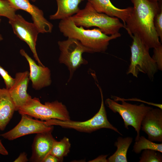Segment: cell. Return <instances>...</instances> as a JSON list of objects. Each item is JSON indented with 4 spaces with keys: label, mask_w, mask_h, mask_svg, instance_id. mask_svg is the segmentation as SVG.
<instances>
[{
    "label": "cell",
    "mask_w": 162,
    "mask_h": 162,
    "mask_svg": "<svg viewBox=\"0 0 162 162\" xmlns=\"http://www.w3.org/2000/svg\"><path fill=\"white\" fill-rule=\"evenodd\" d=\"M132 10L124 28L131 36L137 35L149 48L161 44L155 29L156 15L162 9L161 2L155 0H130Z\"/></svg>",
    "instance_id": "6da1fadb"
},
{
    "label": "cell",
    "mask_w": 162,
    "mask_h": 162,
    "mask_svg": "<svg viewBox=\"0 0 162 162\" xmlns=\"http://www.w3.org/2000/svg\"><path fill=\"white\" fill-rule=\"evenodd\" d=\"M58 28L64 36L78 40L94 53L105 52L110 41L121 36L119 33L107 35L98 28L85 29L82 26L76 25L70 17L61 20Z\"/></svg>",
    "instance_id": "7a4b0ae2"
},
{
    "label": "cell",
    "mask_w": 162,
    "mask_h": 162,
    "mask_svg": "<svg viewBox=\"0 0 162 162\" xmlns=\"http://www.w3.org/2000/svg\"><path fill=\"white\" fill-rule=\"evenodd\" d=\"M70 18L77 26L86 28L96 27L108 35L118 33L121 28H124L119 19L98 12L88 1L84 8L80 9Z\"/></svg>",
    "instance_id": "3957f363"
},
{
    "label": "cell",
    "mask_w": 162,
    "mask_h": 162,
    "mask_svg": "<svg viewBox=\"0 0 162 162\" xmlns=\"http://www.w3.org/2000/svg\"><path fill=\"white\" fill-rule=\"evenodd\" d=\"M112 100L108 98L105 101L106 106L115 113H118L123 119L124 128L128 129L131 126L136 132L135 141L140 136L141 122L146 113L153 107L146 106L144 104H133L126 102L122 98L112 96Z\"/></svg>",
    "instance_id": "277c9868"
},
{
    "label": "cell",
    "mask_w": 162,
    "mask_h": 162,
    "mask_svg": "<svg viewBox=\"0 0 162 162\" xmlns=\"http://www.w3.org/2000/svg\"><path fill=\"white\" fill-rule=\"evenodd\" d=\"M130 36L133 41L130 46V63L127 74H131L137 78L139 73L142 72L147 74L153 80L158 69L156 63L150 55V49L136 34Z\"/></svg>",
    "instance_id": "5b68a950"
},
{
    "label": "cell",
    "mask_w": 162,
    "mask_h": 162,
    "mask_svg": "<svg viewBox=\"0 0 162 162\" xmlns=\"http://www.w3.org/2000/svg\"><path fill=\"white\" fill-rule=\"evenodd\" d=\"M96 84L100 92L101 102L98 111L92 118L83 122L51 119L44 121L45 123L48 126L58 125L63 128L74 129L79 131L86 133H91L103 128H107L113 130L122 136L118 129L109 121L104 106L102 89L98 84Z\"/></svg>",
    "instance_id": "8992f818"
},
{
    "label": "cell",
    "mask_w": 162,
    "mask_h": 162,
    "mask_svg": "<svg viewBox=\"0 0 162 162\" xmlns=\"http://www.w3.org/2000/svg\"><path fill=\"white\" fill-rule=\"evenodd\" d=\"M20 114H26L32 117L47 121L56 119L62 121L70 120V117L66 106L56 100L42 104L38 98H32L18 110Z\"/></svg>",
    "instance_id": "52a82bcc"
},
{
    "label": "cell",
    "mask_w": 162,
    "mask_h": 162,
    "mask_svg": "<svg viewBox=\"0 0 162 162\" xmlns=\"http://www.w3.org/2000/svg\"><path fill=\"white\" fill-rule=\"evenodd\" d=\"M58 44L60 51L59 62L64 64L69 71V77L67 82H68L78 68L82 65L88 63V61L83 57V53L94 52L80 41L73 38H68L66 40L59 41Z\"/></svg>",
    "instance_id": "ba28073f"
},
{
    "label": "cell",
    "mask_w": 162,
    "mask_h": 162,
    "mask_svg": "<svg viewBox=\"0 0 162 162\" xmlns=\"http://www.w3.org/2000/svg\"><path fill=\"white\" fill-rule=\"evenodd\" d=\"M9 23L14 34L28 46L38 64L44 66L40 60L36 50V42L40 33L36 25L33 22L27 21L19 14H16L13 19L9 20Z\"/></svg>",
    "instance_id": "9c48e42d"
},
{
    "label": "cell",
    "mask_w": 162,
    "mask_h": 162,
    "mask_svg": "<svg viewBox=\"0 0 162 162\" xmlns=\"http://www.w3.org/2000/svg\"><path fill=\"white\" fill-rule=\"evenodd\" d=\"M21 118L18 124L9 131L0 134V136L10 140L21 136L48 131H52L53 126L46 125L43 121L33 119L26 114H21Z\"/></svg>",
    "instance_id": "30bf717a"
},
{
    "label": "cell",
    "mask_w": 162,
    "mask_h": 162,
    "mask_svg": "<svg viewBox=\"0 0 162 162\" xmlns=\"http://www.w3.org/2000/svg\"><path fill=\"white\" fill-rule=\"evenodd\" d=\"M17 10H21L31 16L33 23L41 33L52 32L53 25L44 17L43 11L37 6L31 4L28 0H8Z\"/></svg>",
    "instance_id": "8fae6325"
},
{
    "label": "cell",
    "mask_w": 162,
    "mask_h": 162,
    "mask_svg": "<svg viewBox=\"0 0 162 162\" xmlns=\"http://www.w3.org/2000/svg\"><path fill=\"white\" fill-rule=\"evenodd\" d=\"M141 130L152 142H162V109L153 108L145 115L141 122Z\"/></svg>",
    "instance_id": "7c38bea8"
},
{
    "label": "cell",
    "mask_w": 162,
    "mask_h": 162,
    "mask_svg": "<svg viewBox=\"0 0 162 162\" xmlns=\"http://www.w3.org/2000/svg\"><path fill=\"white\" fill-rule=\"evenodd\" d=\"M20 52L29 64V79L32 88L38 90L50 86L52 82L50 69L44 66L38 65L23 49L20 50Z\"/></svg>",
    "instance_id": "4fadbf2b"
},
{
    "label": "cell",
    "mask_w": 162,
    "mask_h": 162,
    "mask_svg": "<svg viewBox=\"0 0 162 162\" xmlns=\"http://www.w3.org/2000/svg\"><path fill=\"white\" fill-rule=\"evenodd\" d=\"M29 73L28 71L16 73L14 83L8 90L15 104L16 111H18L32 98L27 92L29 80Z\"/></svg>",
    "instance_id": "5bb4252c"
},
{
    "label": "cell",
    "mask_w": 162,
    "mask_h": 162,
    "mask_svg": "<svg viewBox=\"0 0 162 162\" xmlns=\"http://www.w3.org/2000/svg\"><path fill=\"white\" fill-rule=\"evenodd\" d=\"M52 131H48L37 134L32 146V153L30 161L43 162L50 152L54 142Z\"/></svg>",
    "instance_id": "9a60e30c"
},
{
    "label": "cell",
    "mask_w": 162,
    "mask_h": 162,
    "mask_svg": "<svg viewBox=\"0 0 162 162\" xmlns=\"http://www.w3.org/2000/svg\"><path fill=\"white\" fill-rule=\"evenodd\" d=\"M88 1L98 12L121 19L123 22L124 26L133 8L131 7L124 9L117 8L113 5L110 0Z\"/></svg>",
    "instance_id": "2e32d148"
},
{
    "label": "cell",
    "mask_w": 162,
    "mask_h": 162,
    "mask_svg": "<svg viewBox=\"0 0 162 162\" xmlns=\"http://www.w3.org/2000/svg\"><path fill=\"white\" fill-rule=\"evenodd\" d=\"M15 111V105L8 90L0 88V130H4Z\"/></svg>",
    "instance_id": "e0dca14e"
},
{
    "label": "cell",
    "mask_w": 162,
    "mask_h": 162,
    "mask_svg": "<svg viewBox=\"0 0 162 162\" xmlns=\"http://www.w3.org/2000/svg\"><path fill=\"white\" fill-rule=\"evenodd\" d=\"M84 0H56L57 9L55 14L50 16V19L62 20L71 17L79 11V5Z\"/></svg>",
    "instance_id": "ac0fdd59"
},
{
    "label": "cell",
    "mask_w": 162,
    "mask_h": 162,
    "mask_svg": "<svg viewBox=\"0 0 162 162\" xmlns=\"http://www.w3.org/2000/svg\"><path fill=\"white\" fill-rule=\"evenodd\" d=\"M133 138L129 136L123 138L119 136L114 143L117 148L116 151L107 159L108 162H127V155L128 148Z\"/></svg>",
    "instance_id": "d6986e66"
},
{
    "label": "cell",
    "mask_w": 162,
    "mask_h": 162,
    "mask_svg": "<svg viewBox=\"0 0 162 162\" xmlns=\"http://www.w3.org/2000/svg\"><path fill=\"white\" fill-rule=\"evenodd\" d=\"M70 146L69 139L65 136L59 141L56 140L54 142L50 154L62 161L64 157L67 156L69 153Z\"/></svg>",
    "instance_id": "ffe728a7"
},
{
    "label": "cell",
    "mask_w": 162,
    "mask_h": 162,
    "mask_svg": "<svg viewBox=\"0 0 162 162\" xmlns=\"http://www.w3.org/2000/svg\"><path fill=\"white\" fill-rule=\"evenodd\" d=\"M152 149L162 152V143H155L146 139L143 136H140L135 141L133 147V151L136 154L140 153L143 150Z\"/></svg>",
    "instance_id": "44dd1931"
},
{
    "label": "cell",
    "mask_w": 162,
    "mask_h": 162,
    "mask_svg": "<svg viewBox=\"0 0 162 162\" xmlns=\"http://www.w3.org/2000/svg\"><path fill=\"white\" fill-rule=\"evenodd\" d=\"M160 152L152 149L143 150L139 162H161L162 155Z\"/></svg>",
    "instance_id": "7402d4cb"
},
{
    "label": "cell",
    "mask_w": 162,
    "mask_h": 162,
    "mask_svg": "<svg viewBox=\"0 0 162 162\" xmlns=\"http://www.w3.org/2000/svg\"><path fill=\"white\" fill-rule=\"evenodd\" d=\"M17 10L8 0H0V17H6L9 20L13 19Z\"/></svg>",
    "instance_id": "603a6c76"
},
{
    "label": "cell",
    "mask_w": 162,
    "mask_h": 162,
    "mask_svg": "<svg viewBox=\"0 0 162 162\" xmlns=\"http://www.w3.org/2000/svg\"><path fill=\"white\" fill-rule=\"evenodd\" d=\"M153 49V54L152 58L156 63L158 70H162V45L161 44Z\"/></svg>",
    "instance_id": "cb8c5ba5"
},
{
    "label": "cell",
    "mask_w": 162,
    "mask_h": 162,
    "mask_svg": "<svg viewBox=\"0 0 162 162\" xmlns=\"http://www.w3.org/2000/svg\"><path fill=\"white\" fill-rule=\"evenodd\" d=\"M154 26L157 34L162 42V9L155 15L154 21Z\"/></svg>",
    "instance_id": "d4e9b609"
},
{
    "label": "cell",
    "mask_w": 162,
    "mask_h": 162,
    "mask_svg": "<svg viewBox=\"0 0 162 162\" xmlns=\"http://www.w3.org/2000/svg\"><path fill=\"white\" fill-rule=\"evenodd\" d=\"M0 75L3 78L5 83L6 88L8 90L10 88L15 82V78H13L6 70L0 65Z\"/></svg>",
    "instance_id": "484cf974"
},
{
    "label": "cell",
    "mask_w": 162,
    "mask_h": 162,
    "mask_svg": "<svg viewBox=\"0 0 162 162\" xmlns=\"http://www.w3.org/2000/svg\"><path fill=\"white\" fill-rule=\"evenodd\" d=\"M62 161L56 157L50 154L47 155L44 159L43 162H59Z\"/></svg>",
    "instance_id": "4316f807"
},
{
    "label": "cell",
    "mask_w": 162,
    "mask_h": 162,
    "mask_svg": "<svg viewBox=\"0 0 162 162\" xmlns=\"http://www.w3.org/2000/svg\"><path fill=\"white\" fill-rule=\"evenodd\" d=\"M27 154L25 152L20 154L19 157L14 161V162H26L28 161Z\"/></svg>",
    "instance_id": "83f0119b"
},
{
    "label": "cell",
    "mask_w": 162,
    "mask_h": 162,
    "mask_svg": "<svg viewBox=\"0 0 162 162\" xmlns=\"http://www.w3.org/2000/svg\"><path fill=\"white\" fill-rule=\"evenodd\" d=\"M107 156V155H101L89 162H108L107 159H106Z\"/></svg>",
    "instance_id": "f1b7e54d"
},
{
    "label": "cell",
    "mask_w": 162,
    "mask_h": 162,
    "mask_svg": "<svg viewBox=\"0 0 162 162\" xmlns=\"http://www.w3.org/2000/svg\"><path fill=\"white\" fill-rule=\"evenodd\" d=\"M8 152L2 144L0 140V154L4 155L8 154Z\"/></svg>",
    "instance_id": "f546056e"
},
{
    "label": "cell",
    "mask_w": 162,
    "mask_h": 162,
    "mask_svg": "<svg viewBox=\"0 0 162 162\" xmlns=\"http://www.w3.org/2000/svg\"><path fill=\"white\" fill-rule=\"evenodd\" d=\"M1 22V19L0 18V25ZM3 40V38L2 35L0 34V41L2 40Z\"/></svg>",
    "instance_id": "4dcf8cb0"
},
{
    "label": "cell",
    "mask_w": 162,
    "mask_h": 162,
    "mask_svg": "<svg viewBox=\"0 0 162 162\" xmlns=\"http://www.w3.org/2000/svg\"><path fill=\"white\" fill-rule=\"evenodd\" d=\"M29 1H32L33 2H35L36 1H37V0H28Z\"/></svg>",
    "instance_id": "1f68e13d"
},
{
    "label": "cell",
    "mask_w": 162,
    "mask_h": 162,
    "mask_svg": "<svg viewBox=\"0 0 162 162\" xmlns=\"http://www.w3.org/2000/svg\"><path fill=\"white\" fill-rule=\"evenodd\" d=\"M159 2H161L162 0H155Z\"/></svg>",
    "instance_id": "d6a6232c"
}]
</instances>
